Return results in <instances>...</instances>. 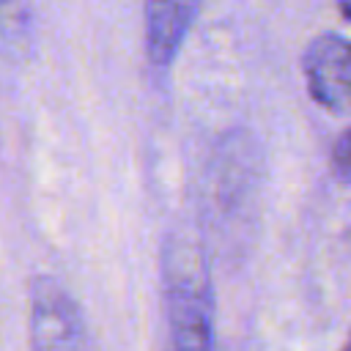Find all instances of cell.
<instances>
[{"label": "cell", "mask_w": 351, "mask_h": 351, "mask_svg": "<svg viewBox=\"0 0 351 351\" xmlns=\"http://www.w3.org/2000/svg\"><path fill=\"white\" fill-rule=\"evenodd\" d=\"M346 351H351V346H348V348H346Z\"/></svg>", "instance_id": "cell-8"}, {"label": "cell", "mask_w": 351, "mask_h": 351, "mask_svg": "<svg viewBox=\"0 0 351 351\" xmlns=\"http://www.w3.org/2000/svg\"><path fill=\"white\" fill-rule=\"evenodd\" d=\"M19 3H22V0H0V25L11 22L14 11H19Z\"/></svg>", "instance_id": "cell-6"}, {"label": "cell", "mask_w": 351, "mask_h": 351, "mask_svg": "<svg viewBox=\"0 0 351 351\" xmlns=\"http://www.w3.org/2000/svg\"><path fill=\"white\" fill-rule=\"evenodd\" d=\"M310 96L329 112H351V41L337 33L313 38L302 58Z\"/></svg>", "instance_id": "cell-3"}, {"label": "cell", "mask_w": 351, "mask_h": 351, "mask_svg": "<svg viewBox=\"0 0 351 351\" xmlns=\"http://www.w3.org/2000/svg\"><path fill=\"white\" fill-rule=\"evenodd\" d=\"M27 296L33 351H93L82 310L55 277H33Z\"/></svg>", "instance_id": "cell-2"}, {"label": "cell", "mask_w": 351, "mask_h": 351, "mask_svg": "<svg viewBox=\"0 0 351 351\" xmlns=\"http://www.w3.org/2000/svg\"><path fill=\"white\" fill-rule=\"evenodd\" d=\"M337 8H340V14L351 22V0H337Z\"/></svg>", "instance_id": "cell-7"}, {"label": "cell", "mask_w": 351, "mask_h": 351, "mask_svg": "<svg viewBox=\"0 0 351 351\" xmlns=\"http://www.w3.org/2000/svg\"><path fill=\"white\" fill-rule=\"evenodd\" d=\"M162 277L173 351H217L214 293L203 244L189 233H170Z\"/></svg>", "instance_id": "cell-1"}, {"label": "cell", "mask_w": 351, "mask_h": 351, "mask_svg": "<svg viewBox=\"0 0 351 351\" xmlns=\"http://www.w3.org/2000/svg\"><path fill=\"white\" fill-rule=\"evenodd\" d=\"M332 167L340 178H351V126L332 145Z\"/></svg>", "instance_id": "cell-5"}, {"label": "cell", "mask_w": 351, "mask_h": 351, "mask_svg": "<svg viewBox=\"0 0 351 351\" xmlns=\"http://www.w3.org/2000/svg\"><path fill=\"white\" fill-rule=\"evenodd\" d=\"M203 0H145V49L156 69H167L178 55Z\"/></svg>", "instance_id": "cell-4"}]
</instances>
